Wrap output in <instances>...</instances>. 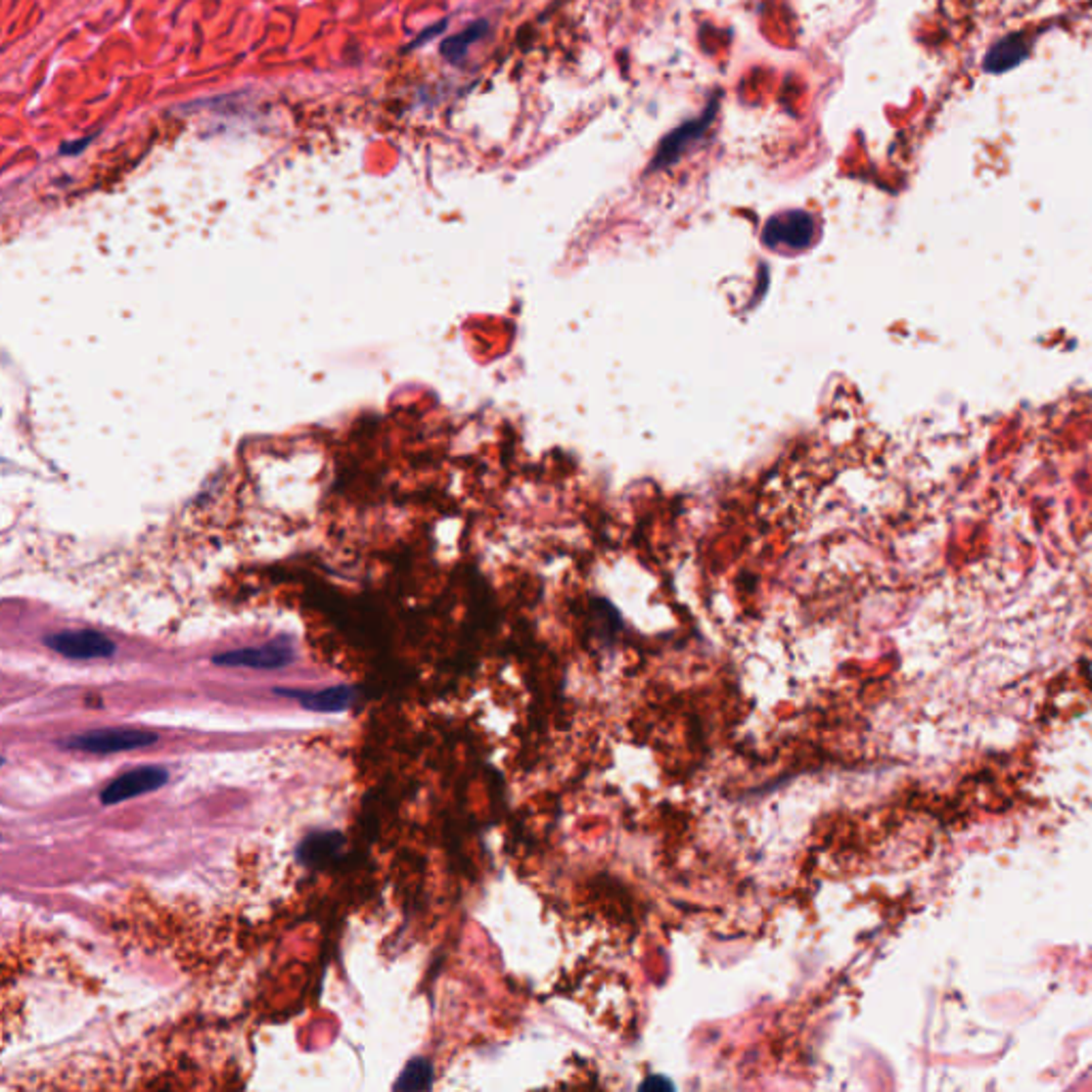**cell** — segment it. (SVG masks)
Segmentation results:
<instances>
[{
    "label": "cell",
    "mask_w": 1092,
    "mask_h": 1092,
    "mask_svg": "<svg viewBox=\"0 0 1092 1092\" xmlns=\"http://www.w3.org/2000/svg\"><path fill=\"white\" fill-rule=\"evenodd\" d=\"M715 110H717V105H710V112H706L703 117H700V120H692V122L683 124L681 128H676L674 133H670L666 139H663L658 154H656V160H653V169L666 167V164L674 162L676 159L681 157V152L687 146H692L698 137H703V133L708 128V124L713 122Z\"/></svg>",
    "instance_id": "cell-5"
},
{
    "label": "cell",
    "mask_w": 1092,
    "mask_h": 1092,
    "mask_svg": "<svg viewBox=\"0 0 1092 1092\" xmlns=\"http://www.w3.org/2000/svg\"><path fill=\"white\" fill-rule=\"evenodd\" d=\"M813 222L802 211H790L786 216H777L768 222L764 240L773 246H792L800 248L811 242Z\"/></svg>",
    "instance_id": "cell-6"
},
{
    "label": "cell",
    "mask_w": 1092,
    "mask_h": 1092,
    "mask_svg": "<svg viewBox=\"0 0 1092 1092\" xmlns=\"http://www.w3.org/2000/svg\"><path fill=\"white\" fill-rule=\"evenodd\" d=\"M433 1082V1067L427 1059H414L395 1082V1090H427Z\"/></svg>",
    "instance_id": "cell-9"
},
{
    "label": "cell",
    "mask_w": 1092,
    "mask_h": 1092,
    "mask_svg": "<svg viewBox=\"0 0 1092 1092\" xmlns=\"http://www.w3.org/2000/svg\"><path fill=\"white\" fill-rule=\"evenodd\" d=\"M484 30H486V22H477V23H474V26H470L468 30H463L461 34H457V37L446 39V41L442 43V54L448 58V61H453V63L461 61V56L468 52V47H470L472 43H477V41L482 37Z\"/></svg>",
    "instance_id": "cell-10"
},
{
    "label": "cell",
    "mask_w": 1092,
    "mask_h": 1092,
    "mask_svg": "<svg viewBox=\"0 0 1092 1092\" xmlns=\"http://www.w3.org/2000/svg\"><path fill=\"white\" fill-rule=\"evenodd\" d=\"M293 661V651L289 645H265V647H250V649H235L222 656L213 658V663L218 666H244V668H260V670H276L289 666Z\"/></svg>",
    "instance_id": "cell-4"
},
{
    "label": "cell",
    "mask_w": 1092,
    "mask_h": 1092,
    "mask_svg": "<svg viewBox=\"0 0 1092 1092\" xmlns=\"http://www.w3.org/2000/svg\"><path fill=\"white\" fill-rule=\"evenodd\" d=\"M341 845L340 835H316L303 841L299 849L301 860L305 864H323L327 862Z\"/></svg>",
    "instance_id": "cell-8"
},
{
    "label": "cell",
    "mask_w": 1092,
    "mask_h": 1092,
    "mask_svg": "<svg viewBox=\"0 0 1092 1092\" xmlns=\"http://www.w3.org/2000/svg\"><path fill=\"white\" fill-rule=\"evenodd\" d=\"M656 1086H658V1088H660V1086H661V1088H672V1084L668 1082V1079H658V1077L647 1079V1082H643V1086H640V1088H656Z\"/></svg>",
    "instance_id": "cell-11"
},
{
    "label": "cell",
    "mask_w": 1092,
    "mask_h": 1092,
    "mask_svg": "<svg viewBox=\"0 0 1092 1092\" xmlns=\"http://www.w3.org/2000/svg\"><path fill=\"white\" fill-rule=\"evenodd\" d=\"M45 645L68 660H101L112 658L115 645L112 638L92 630L58 632L45 638Z\"/></svg>",
    "instance_id": "cell-2"
},
{
    "label": "cell",
    "mask_w": 1092,
    "mask_h": 1092,
    "mask_svg": "<svg viewBox=\"0 0 1092 1092\" xmlns=\"http://www.w3.org/2000/svg\"><path fill=\"white\" fill-rule=\"evenodd\" d=\"M159 741L157 734L144 732V730H130V728H105V730H92L77 734L73 739L65 741V747L75 751L86 753H117V751H133L144 750Z\"/></svg>",
    "instance_id": "cell-1"
},
{
    "label": "cell",
    "mask_w": 1092,
    "mask_h": 1092,
    "mask_svg": "<svg viewBox=\"0 0 1092 1092\" xmlns=\"http://www.w3.org/2000/svg\"><path fill=\"white\" fill-rule=\"evenodd\" d=\"M167 779H169V773L160 766H141V768H135V770H128V773L114 779L110 786H107L101 792V802L103 804H117V802H124L128 798L141 796V794H148V792L162 788L164 783H167Z\"/></svg>",
    "instance_id": "cell-3"
},
{
    "label": "cell",
    "mask_w": 1092,
    "mask_h": 1092,
    "mask_svg": "<svg viewBox=\"0 0 1092 1092\" xmlns=\"http://www.w3.org/2000/svg\"><path fill=\"white\" fill-rule=\"evenodd\" d=\"M278 694L299 700L301 706L310 708V710H318V713H334V710H346L354 700V690H350V687H346V685L329 687V690H323V692L278 690Z\"/></svg>",
    "instance_id": "cell-7"
}]
</instances>
